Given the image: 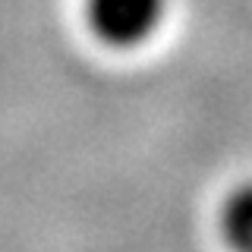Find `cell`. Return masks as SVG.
<instances>
[{
	"label": "cell",
	"instance_id": "cell-1",
	"mask_svg": "<svg viewBox=\"0 0 252 252\" xmlns=\"http://www.w3.org/2000/svg\"><path fill=\"white\" fill-rule=\"evenodd\" d=\"M167 0H85L92 32L114 47L145 41L158 29Z\"/></svg>",
	"mask_w": 252,
	"mask_h": 252
},
{
	"label": "cell",
	"instance_id": "cell-2",
	"mask_svg": "<svg viewBox=\"0 0 252 252\" xmlns=\"http://www.w3.org/2000/svg\"><path fill=\"white\" fill-rule=\"evenodd\" d=\"M218 227L230 252H252V180L240 183L220 202Z\"/></svg>",
	"mask_w": 252,
	"mask_h": 252
}]
</instances>
